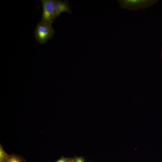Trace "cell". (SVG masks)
I'll return each mask as SVG.
<instances>
[{"label": "cell", "instance_id": "6da1fadb", "mask_svg": "<svg viewBox=\"0 0 162 162\" xmlns=\"http://www.w3.org/2000/svg\"><path fill=\"white\" fill-rule=\"evenodd\" d=\"M55 30L52 26L46 25L40 22L37 24L34 30V36L36 41L43 44L54 35Z\"/></svg>", "mask_w": 162, "mask_h": 162}, {"label": "cell", "instance_id": "7a4b0ae2", "mask_svg": "<svg viewBox=\"0 0 162 162\" xmlns=\"http://www.w3.org/2000/svg\"><path fill=\"white\" fill-rule=\"evenodd\" d=\"M43 12L40 22L47 26H52L55 19V0H41Z\"/></svg>", "mask_w": 162, "mask_h": 162}, {"label": "cell", "instance_id": "3957f363", "mask_svg": "<svg viewBox=\"0 0 162 162\" xmlns=\"http://www.w3.org/2000/svg\"><path fill=\"white\" fill-rule=\"evenodd\" d=\"M121 7L124 9L136 10L141 8L145 9L154 4L156 1L152 0H118Z\"/></svg>", "mask_w": 162, "mask_h": 162}, {"label": "cell", "instance_id": "277c9868", "mask_svg": "<svg viewBox=\"0 0 162 162\" xmlns=\"http://www.w3.org/2000/svg\"><path fill=\"white\" fill-rule=\"evenodd\" d=\"M55 19L57 18L63 12L69 14L72 13L71 10L69 5L68 1L55 0Z\"/></svg>", "mask_w": 162, "mask_h": 162}, {"label": "cell", "instance_id": "5b68a950", "mask_svg": "<svg viewBox=\"0 0 162 162\" xmlns=\"http://www.w3.org/2000/svg\"><path fill=\"white\" fill-rule=\"evenodd\" d=\"M2 162H24L18 156L14 155H9Z\"/></svg>", "mask_w": 162, "mask_h": 162}, {"label": "cell", "instance_id": "8992f818", "mask_svg": "<svg viewBox=\"0 0 162 162\" xmlns=\"http://www.w3.org/2000/svg\"><path fill=\"white\" fill-rule=\"evenodd\" d=\"M9 155L6 153L1 144L0 146V162H2Z\"/></svg>", "mask_w": 162, "mask_h": 162}, {"label": "cell", "instance_id": "52a82bcc", "mask_svg": "<svg viewBox=\"0 0 162 162\" xmlns=\"http://www.w3.org/2000/svg\"><path fill=\"white\" fill-rule=\"evenodd\" d=\"M71 160L69 158H62L56 162H70Z\"/></svg>", "mask_w": 162, "mask_h": 162}, {"label": "cell", "instance_id": "ba28073f", "mask_svg": "<svg viewBox=\"0 0 162 162\" xmlns=\"http://www.w3.org/2000/svg\"><path fill=\"white\" fill-rule=\"evenodd\" d=\"M75 162H83L82 159L81 158H77L75 160Z\"/></svg>", "mask_w": 162, "mask_h": 162}, {"label": "cell", "instance_id": "9c48e42d", "mask_svg": "<svg viewBox=\"0 0 162 162\" xmlns=\"http://www.w3.org/2000/svg\"></svg>", "mask_w": 162, "mask_h": 162}]
</instances>
